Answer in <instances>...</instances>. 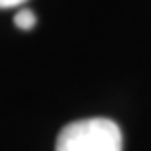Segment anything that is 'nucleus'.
<instances>
[{"label":"nucleus","instance_id":"f257e3e1","mask_svg":"<svg viewBox=\"0 0 151 151\" xmlns=\"http://www.w3.org/2000/svg\"><path fill=\"white\" fill-rule=\"evenodd\" d=\"M55 151H122V130L107 118H86L67 124Z\"/></svg>","mask_w":151,"mask_h":151},{"label":"nucleus","instance_id":"f03ea898","mask_svg":"<svg viewBox=\"0 0 151 151\" xmlns=\"http://www.w3.org/2000/svg\"><path fill=\"white\" fill-rule=\"evenodd\" d=\"M15 25L19 27V29H23V32H29V29H34V25H36V13L34 11H29V9H23V11H19L17 15H15Z\"/></svg>","mask_w":151,"mask_h":151},{"label":"nucleus","instance_id":"7ed1b4c3","mask_svg":"<svg viewBox=\"0 0 151 151\" xmlns=\"http://www.w3.org/2000/svg\"><path fill=\"white\" fill-rule=\"evenodd\" d=\"M25 0H0V9H11V6H19Z\"/></svg>","mask_w":151,"mask_h":151}]
</instances>
